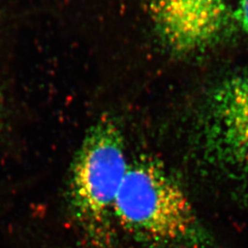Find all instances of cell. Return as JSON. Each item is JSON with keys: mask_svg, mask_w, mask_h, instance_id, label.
<instances>
[{"mask_svg": "<svg viewBox=\"0 0 248 248\" xmlns=\"http://www.w3.org/2000/svg\"><path fill=\"white\" fill-rule=\"evenodd\" d=\"M114 221L153 245L198 246L207 239L182 188L151 160L130 164L116 199Z\"/></svg>", "mask_w": 248, "mask_h": 248, "instance_id": "obj_1", "label": "cell"}, {"mask_svg": "<svg viewBox=\"0 0 248 248\" xmlns=\"http://www.w3.org/2000/svg\"><path fill=\"white\" fill-rule=\"evenodd\" d=\"M129 166L121 130L103 116L82 141L68 188L75 219L97 245L110 238L116 199Z\"/></svg>", "mask_w": 248, "mask_h": 248, "instance_id": "obj_2", "label": "cell"}, {"mask_svg": "<svg viewBox=\"0 0 248 248\" xmlns=\"http://www.w3.org/2000/svg\"><path fill=\"white\" fill-rule=\"evenodd\" d=\"M202 142L214 164L234 176L248 177V73L225 80L213 91Z\"/></svg>", "mask_w": 248, "mask_h": 248, "instance_id": "obj_3", "label": "cell"}, {"mask_svg": "<svg viewBox=\"0 0 248 248\" xmlns=\"http://www.w3.org/2000/svg\"><path fill=\"white\" fill-rule=\"evenodd\" d=\"M151 18L174 53H194L221 39L231 18V0H151Z\"/></svg>", "mask_w": 248, "mask_h": 248, "instance_id": "obj_4", "label": "cell"}, {"mask_svg": "<svg viewBox=\"0 0 248 248\" xmlns=\"http://www.w3.org/2000/svg\"><path fill=\"white\" fill-rule=\"evenodd\" d=\"M234 16L243 31L248 37V0H239Z\"/></svg>", "mask_w": 248, "mask_h": 248, "instance_id": "obj_5", "label": "cell"}, {"mask_svg": "<svg viewBox=\"0 0 248 248\" xmlns=\"http://www.w3.org/2000/svg\"><path fill=\"white\" fill-rule=\"evenodd\" d=\"M0 119H1V102H0Z\"/></svg>", "mask_w": 248, "mask_h": 248, "instance_id": "obj_6", "label": "cell"}]
</instances>
